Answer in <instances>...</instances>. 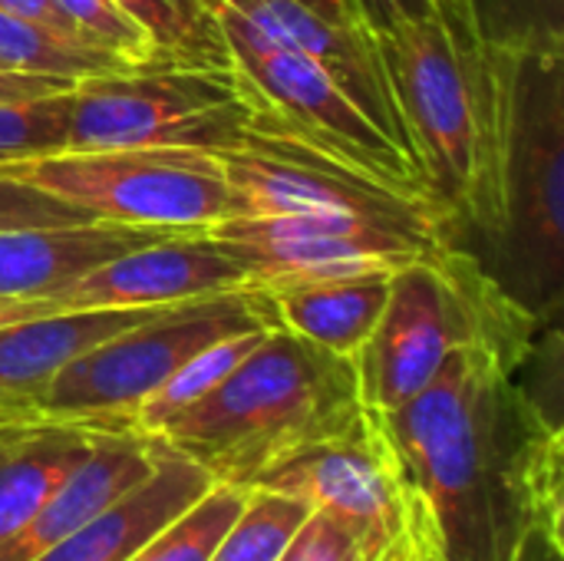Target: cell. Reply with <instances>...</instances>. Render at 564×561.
<instances>
[{
    "label": "cell",
    "instance_id": "cell-1",
    "mask_svg": "<svg viewBox=\"0 0 564 561\" xmlns=\"http://www.w3.org/2000/svg\"><path fill=\"white\" fill-rule=\"evenodd\" d=\"M377 420L443 561H522L535 536L562 546V430L522 397L496 344L456 347Z\"/></svg>",
    "mask_w": 564,
    "mask_h": 561
},
{
    "label": "cell",
    "instance_id": "cell-2",
    "mask_svg": "<svg viewBox=\"0 0 564 561\" xmlns=\"http://www.w3.org/2000/svg\"><path fill=\"white\" fill-rule=\"evenodd\" d=\"M446 245L535 324L564 308V56L486 46L482 142Z\"/></svg>",
    "mask_w": 564,
    "mask_h": 561
},
{
    "label": "cell",
    "instance_id": "cell-3",
    "mask_svg": "<svg viewBox=\"0 0 564 561\" xmlns=\"http://www.w3.org/2000/svg\"><path fill=\"white\" fill-rule=\"evenodd\" d=\"M364 410L354 360L271 327L208 397L152 440L202 466L212 483L248 489L264 470L354 430Z\"/></svg>",
    "mask_w": 564,
    "mask_h": 561
},
{
    "label": "cell",
    "instance_id": "cell-4",
    "mask_svg": "<svg viewBox=\"0 0 564 561\" xmlns=\"http://www.w3.org/2000/svg\"><path fill=\"white\" fill-rule=\"evenodd\" d=\"M370 43L446 238L479 162L486 46L476 40L463 0H440L436 13L400 23Z\"/></svg>",
    "mask_w": 564,
    "mask_h": 561
},
{
    "label": "cell",
    "instance_id": "cell-5",
    "mask_svg": "<svg viewBox=\"0 0 564 561\" xmlns=\"http://www.w3.org/2000/svg\"><path fill=\"white\" fill-rule=\"evenodd\" d=\"M278 327L264 288H235L162 308L149 321L73 357L40 397L33 420L89 430H135V410L215 341Z\"/></svg>",
    "mask_w": 564,
    "mask_h": 561
},
{
    "label": "cell",
    "instance_id": "cell-6",
    "mask_svg": "<svg viewBox=\"0 0 564 561\" xmlns=\"http://www.w3.org/2000/svg\"><path fill=\"white\" fill-rule=\"evenodd\" d=\"M254 103L235 69H109L69 89L63 152L231 149L248 139Z\"/></svg>",
    "mask_w": 564,
    "mask_h": 561
},
{
    "label": "cell",
    "instance_id": "cell-7",
    "mask_svg": "<svg viewBox=\"0 0 564 561\" xmlns=\"http://www.w3.org/2000/svg\"><path fill=\"white\" fill-rule=\"evenodd\" d=\"M218 20L254 103L251 132L301 142L360 175L426 195L413 159L314 60L268 40L225 0H218Z\"/></svg>",
    "mask_w": 564,
    "mask_h": 561
},
{
    "label": "cell",
    "instance_id": "cell-8",
    "mask_svg": "<svg viewBox=\"0 0 564 561\" xmlns=\"http://www.w3.org/2000/svg\"><path fill=\"white\" fill-rule=\"evenodd\" d=\"M0 175L53 195L86 212L93 222L208 231L231 218L221 162L205 149L50 152L3 162Z\"/></svg>",
    "mask_w": 564,
    "mask_h": 561
},
{
    "label": "cell",
    "instance_id": "cell-9",
    "mask_svg": "<svg viewBox=\"0 0 564 561\" xmlns=\"http://www.w3.org/2000/svg\"><path fill=\"white\" fill-rule=\"evenodd\" d=\"M231 195V218H334L367 222L446 245L433 202L420 192L360 175L301 142L248 132L215 152Z\"/></svg>",
    "mask_w": 564,
    "mask_h": 561
},
{
    "label": "cell",
    "instance_id": "cell-10",
    "mask_svg": "<svg viewBox=\"0 0 564 561\" xmlns=\"http://www.w3.org/2000/svg\"><path fill=\"white\" fill-rule=\"evenodd\" d=\"M208 235L264 291L393 274L446 248L393 228L334 218H225Z\"/></svg>",
    "mask_w": 564,
    "mask_h": 561
},
{
    "label": "cell",
    "instance_id": "cell-11",
    "mask_svg": "<svg viewBox=\"0 0 564 561\" xmlns=\"http://www.w3.org/2000/svg\"><path fill=\"white\" fill-rule=\"evenodd\" d=\"M248 489H271L340 519L370 559H380L406 526V486L373 410L337 440L264 470Z\"/></svg>",
    "mask_w": 564,
    "mask_h": 561
},
{
    "label": "cell",
    "instance_id": "cell-12",
    "mask_svg": "<svg viewBox=\"0 0 564 561\" xmlns=\"http://www.w3.org/2000/svg\"><path fill=\"white\" fill-rule=\"evenodd\" d=\"M248 284L245 268L208 231H178L93 268L53 301L59 311L169 308Z\"/></svg>",
    "mask_w": 564,
    "mask_h": 561
},
{
    "label": "cell",
    "instance_id": "cell-13",
    "mask_svg": "<svg viewBox=\"0 0 564 561\" xmlns=\"http://www.w3.org/2000/svg\"><path fill=\"white\" fill-rule=\"evenodd\" d=\"M225 3L235 7L245 20H251L268 40L314 60L410 155L380 56L360 30L334 23L297 0H225Z\"/></svg>",
    "mask_w": 564,
    "mask_h": 561
},
{
    "label": "cell",
    "instance_id": "cell-14",
    "mask_svg": "<svg viewBox=\"0 0 564 561\" xmlns=\"http://www.w3.org/2000/svg\"><path fill=\"white\" fill-rule=\"evenodd\" d=\"M155 460L159 443L152 436L139 430L102 433L96 450L59 479L43 506L7 542H0V561H33L43 555L139 486L155 470Z\"/></svg>",
    "mask_w": 564,
    "mask_h": 561
},
{
    "label": "cell",
    "instance_id": "cell-15",
    "mask_svg": "<svg viewBox=\"0 0 564 561\" xmlns=\"http://www.w3.org/2000/svg\"><path fill=\"white\" fill-rule=\"evenodd\" d=\"M172 308V304H169ZM162 308H89L0 327V427L33 420L50 380L83 350L116 337Z\"/></svg>",
    "mask_w": 564,
    "mask_h": 561
},
{
    "label": "cell",
    "instance_id": "cell-16",
    "mask_svg": "<svg viewBox=\"0 0 564 561\" xmlns=\"http://www.w3.org/2000/svg\"><path fill=\"white\" fill-rule=\"evenodd\" d=\"M178 231L83 222L0 231V298H53L93 268Z\"/></svg>",
    "mask_w": 564,
    "mask_h": 561
},
{
    "label": "cell",
    "instance_id": "cell-17",
    "mask_svg": "<svg viewBox=\"0 0 564 561\" xmlns=\"http://www.w3.org/2000/svg\"><path fill=\"white\" fill-rule=\"evenodd\" d=\"M212 486L215 483L202 466L159 443L155 470L139 486L33 561H126Z\"/></svg>",
    "mask_w": 564,
    "mask_h": 561
},
{
    "label": "cell",
    "instance_id": "cell-18",
    "mask_svg": "<svg viewBox=\"0 0 564 561\" xmlns=\"http://www.w3.org/2000/svg\"><path fill=\"white\" fill-rule=\"evenodd\" d=\"M102 433L79 423L23 420L0 427V542H7L76 470L99 443Z\"/></svg>",
    "mask_w": 564,
    "mask_h": 561
},
{
    "label": "cell",
    "instance_id": "cell-19",
    "mask_svg": "<svg viewBox=\"0 0 564 561\" xmlns=\"http://www.w3.org/2000/svg\"><path fill=\"white\" fill-rule=\"evenodd\" d=\"M387 291H390V274H367V278L321 281V284H301L268 294L274 304L278 327L337 357L354 360L383 311Z\"/></svg>",
    "mask_w": 564,
    "mask_h": 561
},
{
    "label": "cell",
    "instance_id": "cell-20",
    "mask_svg": "<svg viewBox=\"0 0 564 561\" xmlns=\"http://www.w3.org/2000/svg\"><path fill=\"white\" fill-rule=\"evenodd\" d=\"M152 43L155 66L235 69L218 0H119Z\"/></svg>",
    "mask_w": 564,
    "mask_h": 561
},
{
    "label": "cell",
    "instance_id": "cell-21",
    "mask_svg": "<svg viewBox=\"0 0 564 561\" xmlns=\"http://www.w3.org/2000/svg\"><path fill=\"white\" fill-rule=\"evenodd\" d=\"M476 40L512 56H564V0H463Z\"/></svg>",
    "mask_w": 564,
    "mask_h": 561
},
{
    "label": "cell",
    "instance_id": "cell-22",
    "mask_svg": "<svg viewBox=\"0 0 564 561\" xmlns=\"http://www.w3.org/2000/svg\"><path fill=\"white\" fill-rule=\"evenodd\" d=\"M271 327H258V331H245L225 341L208 344L205 350H198L195 357H188L139 410H135V430L152 436L159 427H165L172 417L185 413L192 403H198L202 397H208L268 334Z\"/></svg>",
    "mask_w": 564,
    "mask_h": 561
},
{
    "label": "cell",
    "instance_id": "cell-23",
    "mask_svg": "<svg viewBox=\"0 0 564 561\" xmlns=\"http://www.w3.org/2000/svg\"><path fill=\"white\" fill-rule=\"evenodd\" d=\"M0 69L83 79V76H96V73H109V69H126V66L93 46L63 40L43 26H33L13 13L0 10Z\"/></svg>",
    "mask_w": 564,
    "mask_h": 561
},
{
    "label": "cell",
    "instance_id": "cell-24",
    "mask_svg": "<svg viewBox=\"0 0 564 561\" xmlns=\"http://www.w3.org/2000/svg\"><path fill=\"white\" fill-rule=\"evenodd\" d=\"M307 516L311 506L294 496L248 489L245 506L225 529L208 561H278Z\"/></svg>",
    "mask_w": 564,
    "mask_h": 561
},
{
    "label": "cell",
    "instance_id": "cell-25",
    "mask_svg": "<svg viewBox=\"0 0 564 561\" xmlns=\"http://www.w3.org/2000/svg\"><path fill=\"white\" fill-rule=\"evenodd\" d=\"M248 489L215 483L198 503H192L182 516L149 536L126 561H208L225 529L245 506Z\"/></svg>",
    "mask_w": 564,
    "mask_h": 561
},
{
    "label": "cell",
    "instance_id": "cell-26",
    "mask_svg": "<svg viewBox=\"0 0 564 561\" xmlns=\"http://www.w3.org/2000/svg\"><path fill=\"white\" fill-rule=\"evenodd\" d=\"M79 43L112 56L126 69L155 66V53L142 26L119 7V0H53Z\"/></svg>",
    "mask_w": 564,
    "mask_h": 561
},
{
    "label": "cell",
    "instance_id": "cell-27",
    "mask_svg": "<svg viewBox=\"0 0 564 561\" xmlns=\"http://www.w3.org/2000/svg\"><path fill=\"white\" fill-rule=\"evenodd\" d=\"M69 89L0 103V165L63 152L69 126Z\"/></svg>",
    "mask_w": 564,
    "mask_h": 561
},
{
    "label": "cell",
    "instance_id": "cell-28",
    "mask_svg": "<svg viewBox=\"0 0 564 561\" xmlns=\"http://www.w3.org/2000/svg\"><path fill=\"white\" fill-rule=\"evenodd\" d=\"M83 222H93V218L26 182L0 175V231L59 228V225H83Z\"/></svg>",
    "mask_w": 564,
    "mask_h": 561
},
{
    "label": "cell",
    "instance_id": "cell-29",
    "mask_svg": "<svg viewBox=\"0 0 564 561\" xmlns=\"http://www.w3.org/2000/svg\"><path fill=\"white\" fill-rule=\"evenodd\" d=\"M278 561H373L360 539L330 513L324 509H311V516L304 519V526L294 532V539L288 542L284 555Z\"/></svg>",
    "mask_w": 564,
    "mask_h": 561
},
{
    "label": "cell",
    "instance_id": "cell-30",
    "mask_svg": "<svg viewBox=\"0 0 564 561\" xmlns=\"http://www.w3.org/2000/svg\"><path fill=\"white\" fill-rule=\"evenodd\" d=\"M344 7H347L354 26L367 40H377V36L397 30L400 23H413V20L436 13L440 0H344Z\"/></svg>",
    "mask_w": 564,
    "mask_h": 561
},
{
    "label": "cell",
    "instance_id": "cell-31",
    "mask_svg": "<svg viewBox=\"0 0 564 561\" xmlns=\"http://www.w3.org/2000/svg\"><path fill=\"white\" fill-rule=\"evenodd\" d=\"M0 10H3V13H13V17L26 20V23H33V26H43V30L63 36V40L79 43L76 33L69 30V23L63 20V13L56 10L53 0H0ZM83 46H86V43H83Z\"/></svg>",
    "mask_w": 564,
    "mask_h": 561
},
{
    "label": "cell",
    "instance_id": "cell-32",
    "mask_svg": "<svg viewBox=\"0 0 564 561\" xmlns=\"http://www.w3.org/2000/svg\"><path fill=\"white\" fill-rule=\"evenodd\" d=\"M76 79H59V76H36V73H3L0 69V103L7 99H36V96H53L69 89Z\"/></svg>",
    "mask_w": 564,
    "mask_h": 561
},
{
    "label": "cell",
    "instance_id": "cell-33",
    "mask_svg": "<svg viewBox=\"0 0 564 561\" xmlns=\"http://www.w3.org/2000/svg\"><path fill=\"white\" fill-rule=\"evenodd\" d=\"M406 529H410V561H443L426 506L406 489Z\"/></svg>",
    "mask_w": 564,
    "mask_h": 561
},
{
    "label": "cell",
    "instance_id": "cell-34",
    "mask_svg": "<svg viewBox=\"0 0 564 561\" xmlns=\"http://www.w3.org/2000/svg\"><path fill=\"white\" fill-rule=\"evenodd\" d=\"M56 311H59V304L53 298H0V327L26 321V317L56 314Z\"/></svg>",
    "mask_w": 564,
    "mask_h": 561
},
{
    "label": "cell",
    "instance_id": "cell-35",
    "mask_svg": "<svg viewBox=\"0 0 564 561\" xmlns=\"http://www.w3.org/2000/svg\"><path fill=\"white\" fill-rule=\"evenodd\" d=\"M297 3H304L307 10H314V13H321V17L334 20V23L354 26V20H350V13H347L344 0H297ZM354 30H357V26H354Z\"/></svg>",
    "mask_w": 564,
    "mask_h": 561
},
{
    "label": "cell",
    "instance_id": "cell-36",
    "mask_svg": "<svg viewBox=\"0 0 564 561\" xmlns=\"http://www.w3.org/2000/svg\"><path fill=\"white\" fill-rule=\"evenodd\" d=\"M373 561H410V529L403 526V532H400V539L380 555V559Z\"/></svg>",
    "mask_w": 564,
    "mask_h": 561
}]
</instances>
